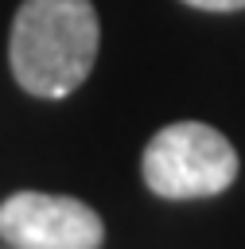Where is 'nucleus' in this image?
I'll return each mask as SVG.
<instances>
[{"mask_svg":"<svg viewBox=\"0 0 245 249\" xmlns=\"http://www.w3.org/2000/svg\"><path fill=\"white\" fill-rule=\"evenodd\" d=\"M0 237L12 249H101L105 226L82 198L19 191L0 202Z\"/></svg>","mask_w":245,"mask_h":249,"instance_id":"7ed1b4c3","label":"nucleus"},{"mask_svg":"<svg viewBox=\"0 0 245 249\" xmlns=\"http://www.w3.org/2000/svg\"><path fill=\"white\" fill-rule=\"evenodd\" d=\"M191 8H202V12H237L245 8V0H183Z\"/></svg>","mask_w":245,"mask_h":249,"instance_id":"20e7f679","label":"nucleus"},{"mask_svg":"<svg viewBox=\"0 0 245 249\" xmlns=\"http://www.w3.org/2000/svg\"><path fill=\"white\" fill-rule=\"evenodd\" d=\"M97 58V12L89 0H23L12 19L8 62L35 97L74 93Z\"/></svg>","mask_w":245,"mask_h":249,"instance_id":"f257e3e1","label":"nucleus"},{"mask_svg":"<svg viewBox=\"0 0 245 249\" xmlns=\"http://www.w3.org/2000/svg\"><path fill=\"white\" fill-rule=\"evenodd\" d=\"M233 179H237L233 144L202 121H175L159 128L144 148V183L159 198L222 195Z\"/></svg>","mask_w":245,"mask_h":249,"instance_id":"f03ea898","label":"nucleus"}]
</instances>
